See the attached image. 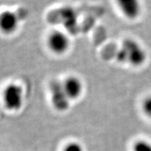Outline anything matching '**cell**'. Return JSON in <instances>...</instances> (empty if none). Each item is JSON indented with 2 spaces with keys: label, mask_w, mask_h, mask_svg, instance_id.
<instances>
[{
  "label": "cell",
  "mask_w": 151,
  "mask_h": 151,
  "mask_svg": "<svg viewBox=\"0 0 151 151\" xmlns=\"http://www.w3.org/2000/svg\"><path fill=\"white\" fill-rule=\"evenodd\" d=\"M117 58L121 62H127L134 67H140L147 61V52L136 40L126 39L123 42Z\"/></svg>",
  "instance_id": "1"
},
{
  "label": "cell",
  "mask_w": 151,
  "mask_h": 151,
  "mask_svg": "<svg viewBox=\"0 0 151 151\" xmlns=\"http://www.w3.org/2000/svg\"><path fill=\"white\" fill-rule=\"evenodd\" d=\"M3 101L8 109L10 111H18L23 105V89L18 84H9L4 90Z\"/></svg>",
  "instance_id": "2"
},
{
  "label": "cell",
  "mask_w": 151,
  "mask_h": 151,
  "mask_svg": "<svg viewBox=\"0 0 151 151\" xmlns=\"http://www.w3.org/2000/svg\"><path fill=\"white\" fill-rule=\"evenodd\" d=\"M51 101L54 108L60 112L66 111L70 107V101L63 88L62 83L55 81L50 84Z\"/></svg>",
  "instance_id": "3"
},
{
  "label": "cell",
  "mask_w": 151,
  "mask_h": 151,
  "mask_svg": "<svg viewBox=\"0 0 151 151\" xmlns=\"http://www.w3.org/2000/svg\"><path fill=\"white\" fill-rule=\"evenodd\" d=\"M48 48L52 52L57 55H63L70 47L68 37L61 31H55L48 38Z\"/></svg>",
  "instance_id": "4"
},
{
  "label": "cell",
  "mask_w": 151,
  "mask_h": 151,
  "mask_svg": "<svg viewBox=\"0 0 151 151\" xmlns=\"http://www.w3.org/2000/svg\"><path fill=\"white\" fill-rule=\"evenodd\" d=\"M65 91L71 101L80 98L82 94L84 86L79 78L76 76H69L62 82Z\"/></svg>",
  "instance_id": "5"
},
{
  "label": "cell",
  "mask_w": 151,
  "mask_h": 151,
  "mask_svg": "<svg viewBox=\"0 0 151 151\" xmlns=\"http://www.w3.org/2000/svg\"><path fill=\"white\" fill-rule=\"evenodd\" d=\"M117 6L122 13L130 19L139 16L141 11L140 0H117Z\"/></svg>",
  "instance_id": "6"
},
{
  "label": "cell",
  "mask_w": 151,
  "mask_h": 151,
  "mask_svg": "<svg viewBox=\"0 0 151 151\" xmlns=\"http://www.w3.org/2000/svg\"><path fill=\"white\" fill-rule=\"evenodd\" d=\"M19 19L16 14L11 11H5L0 14V29L6 34H12L16 31Z\"/></svg>",
  "instance_id": "7"
},
{
  "label": "cell",
  "mask_w": 151,
  "mask_h": 151,
  "mask_svg": "<svg viewBox=\"0 0 151 151\" xmlns=\"http://www.w3.org/2000/svg\"><path fill=\"white\" fill-rule=\"evenodd\" d=\"M133 151H151V143L144 140H137L133 146Z\"/></svg>",
  "instance_id": "8"
},
{
  "label": "cell",
  "mask_w": 151,
  "mask_h": 151,
  "mask_svg": "<svg viewBox=\"0 0 151 151\" xmlns=\"http://www.w3.org/2000/svg\"><path fill=\"white\" fill-rule=\"evenodd\" d=\"M142 110L144 114L151 120V96L147 97L142 102Z\"/></svg>",
  "instance_id": "9"
},
{
  "label": "cell",
  "mask_w": 151,
  "mask_h": 151,
  "mask_svg": "<svg viewBox=\"0 0 151 151\" xmlns=\"http://www.w3.org/2000/svg\"><path fill=\"white\" fill-rule=\"evenodd\" d=\"M63 151H84V148L78 142H70L64 147Z\"/></svg>",
  "instance_id": "10"
}]
</instances>
